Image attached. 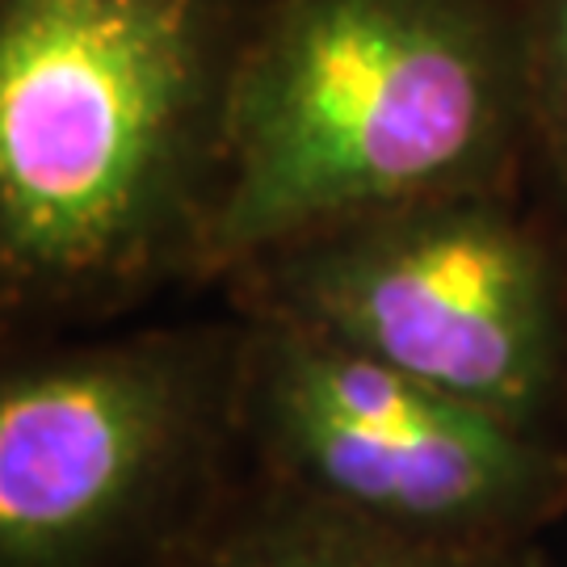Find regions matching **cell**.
Masks as SVG:
<instances>
[{"mask_svg": "<svg viewBox=\"0 0 567 567\" xmlns=\"http://www.w3.org/2000/svg\"><path fill=\"white\" fill-rule=\"evenodd\" d=\"M252 0H0V303L89 324L198 286Z\"/></svg>", "mask_w": 567, "mask_h": 567, "instance_id": "6da1fadb", "label": "cell"}, {"mask_svg": "<svg viewBox=\"0 0 567 567\" xmlns=\"http://www.w3.org/2000/svg\"><path fill=\"white\" fill-rule=\"evenodd\" d=\"M529 185L517 0H252L198 286L311 227Z\"/></svg>", "mask_w": 567, "mask_h": 567, "instance_id": "7a4b0ae2", "label": "cell"}, {"mask_svg": "<svg viewBox=\"0 0 567 567\" xmlns=\"http://www.w3.org/2000/svg\"><path fill=\"white\" fill-rule=\"evenodd\" d=\"M404 370L466 404L559 433L567 386V224L529 185L454 189L311 227L215 286Z\"/></svg>", "mask_w": 567, "mask_h": 567, "instance_id": "3957f363", "label": "cell"}, {"mask_svg": "<svg viewBox=\"0 0 567 567\" xmlns=\"http://www.w3.org/2000/svg\"><path fill=\"white\" fill-rule=\"evenodd\" d=\"M244 320L21 349L0 374V567H161L240 475Z\"/></svg>", "mask_w": 567, "mask_h": 567, "instance_id": "277c9868", "label": "cell"}, {"mask_svg": "<svg viewBox=\"0 0 567 567\" xmlns=\"http://www.w3.org/2000/svg\"><path fill=\"white\" fill-rule=\"evenodd\" d=\"M236 429L252 480L408 538L526 547L567 513L559 433L278 320H244Z\"/></svg>", "mask_w": 567, "mask_h": 567, "instance_id": "5b68a950", "label": "cell"}, {"mask_svg": "<svg viewBox=\"0 0 567 567\" xmlns=\"http://www.w3.org/2000/svg\"><path fill=\"white\" fill-rule=\"evenodd\" d=\"M161 567H547L526 547H454L349 522L240 475Z\"/></svg>", "mask_w": 567, "mask_h": 567, "instance_id": "8992f818", "label": "cell"}, {"mask_svg": "<svg viewBox=\"0 0 567 567\" xmlns=\"http://www.w3.org/2000/svg\"><path fill=\"white\" fill-rule=\"evenodd\" d=\"M529 89V185L567 224V0H517Z\"/></svg>", "mask_w": 567, "mask_h": 567, "instance_id": "52a82bcc", "label": "cell"}, {"mask_svg": "<svg viewBox=\"0 0 567 567\" xmlns=\"http://www.w3.org/2000/svg\"><path fill=\"white\" fill-rule=\"evenodd\" d=\"M559 437L567 442V386H564V412H559Z\"/></svg>", "mask_w": 567, "mask_h": 567, "instance_id": "ba28073f", "label": "cell"}]
</instances>
